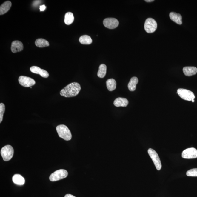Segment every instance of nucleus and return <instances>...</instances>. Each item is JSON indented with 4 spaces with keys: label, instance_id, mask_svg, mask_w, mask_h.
<instances>
[{
    "label": "nucleus",
    "instance_id": "obj_21",
    "mask_svg": "<svg viewBox=\"0 0 197 197\" xmlns=\"http://www.w3.org/2000/svg\"><path fill=\"white\" fill-rule=\"evenodd\" d=\"M35 44L37 47H48L49 45L48 41L43 39H36Z\"/></svg>",
    "mask_w": 197,
    "mask_h": 197
},
{
    "label": "nucleus",
    "instance_id": "obj_20",
    "mask_svg": "<svg viewBox=\"0 0 197 197\" xmlns=\"http://www.w3.org/2000/svg\"><path fill=\"white\" fill-rule=\"evenodd\" d=\"M80 43L83 45H90L93 42L91 37L87 35L82 36L79 39Z\"/></svg>",
    "mask_w": 197,
    "mask_h": 197
},
{
    "label": "nucleus",
    "instance_id": "obj_13",
    "mask_svg": "<svg viewBox=\"0 0 197 197\" xmlns=\"http://www.w3.org/2000/svg\"><path fill=\"white\" fill-rule=\"evenodd\" d=\"M183 72L186 76H190L196 74L197 68L194 67H186L183 68Z\"/></svg>",
    "mask_w": 197,
    "mask_h": 197
},
{
    "label": "nucleus",
    "instance_id": "obj_1",
    "mask_svg": "<svg viewBox=\"0 0 197 197\" xmlns=\"http://www.w3.org/2000/svg\"><path fill=\"white\" fill-rule=\"evenodd\" d=\"M81 90L79 84L74 82L65 87L60 92L62 96L66 98L72 97L77 96Z\"/></svg>",
    "mask_w": 197,
    "mask_h": 197
},
{
    "label": "nucleus",
    "instance_id": "obj_5",
    "mask_svg": "<svg viewBox=\"0 0 197 197\" xmlns=\"http://www.w3.org/2000/svg\"><path fill=\"white\" fill-rule=\"evenodd\" d=\"M177 93L181 98L185 101H190L195 99L194 94L190 90L179 88L177 90Z\"/></svg>",
    "mask_w": 197,
    "mask_h": 197
},
{
    "label": "nucleus",
    "instance_id": "obj_28",
    "mask_svg": "<svg viewBox=\"0 0 197 197\" xmlns=\"http://www.w3.org/2000/svg\"><path fill=\"white\" fill-rule=\"evenodd\" d=\"M154 1V0H145V1L146 2H152V1Z\"/></svg>",
    "mask_w": 197,
    "mask_h": 197
},
{
    "label": "nucleus",
    "instance_id": "obj_12",
    "mask_svg": "<svg viewBox=\"0 0 197 197\" xmlns=\"http://www.w3.org/2000/svg\"><path fill=\"white\" fill-rule=\"evenodd\" d=\"M11 50L14 53L21 51L24 49L22 43L19 41H14L11 43Z\"/></svg>",
    "mask_w": 197,
    "mask_h": 197
},
{
    "label": "nucleus",
    "instance_id": "obj_26",
    "mask_svg": "<svg viewBox=\"0 0 197 197\" xmlns=\"http://www.w3.org/2000/svg\"><path fill=\"white\" fill-rule=\"evenodd\" d=\"M46 8V7L45 5H43L39 6V9H40L41 11H44L45 10Z\"/></svg>",
    "mask_w": 197,
    "mask_h": 197
},
{
    "label": "nucleus",
    "instance_id": "obj_27",
    "mask_svg": "<svg viewBox=\"0 0 197 197\" xmlns=\"http://www.w3.org/2000/svg\"><path fill=\"white\" fill-rule=\"evenodd\" d=\"M64 197H76L75 196H74L73 195L70 194H67L65 195Z\"/></svg>",
    "mask_w": 197,
    "mask_h": 197
},
{
    "label": "nucleus",
    "instance_id": "obj_30",
    "mask_svg": "<svg viewBox=\"0 0 197 197\" xmlns=\"http://www.w3.org/2000/svg\"><path fill=\"white\" fill-rule=\"evenodd\" d=\"M30 88H32V87H30Z\"/></svg>",
    "mask_w": 197,
    "mask_h": 197
},
{
    "label": "nucleus",
    "instance_id": "obj_14",
    "mask_svg": "<svg viewBox=\"0 0 197 197\" xmlns=\"http://www.w3.org/2000/svg\"><path fill=\"white\" fill-rule=\"evenodd\" d=\"M129 104V101L126 98H118L115 100L114 104L116 107H125L127 106Z\"/></svg>",
    "mask_w": 197,
    "mask_h": 197
},
{
    "label": "nucleus",
    "instance_id": "obj_29",
    "mask_svg": "<svg viewBox=\"0 0 197 197\" xmlns=\"http://www.w3.org/2000/svg\"><path fill=\"white\" fill-rule=\"evenodd\" d=\"M192 101V102H193V103L194 102V101H195L194 100H193V101Z\"/></svg>",
    "mask_w": 197,
    "mask_h": 197
},
{
    "label": "nucleus",
    "instance_id": "obj_4",
    "mask_svg": "<svg viewBox=\"0 0 197 197\" xmlns=\"http://www.w3.org/2000/svg\"><path fill=\"white\" fill-rule=\"evenodd\" d=\"M68 175L67 171L61 169L56 171L51 174L49 177V180L51 181H56L66 178Z\"/></svg>",
    "mask_w": 197,
    "mask_h": 197
},
{
    "label": "nucleus",
    "instance_id": "obj_19",
    "mask_svg": "<svg viewBox=\"0 0 197 197\" xmlns=\"http://www.w3.org/2000/svg\"><path fill=\"white\" fill-rule=\"evenodd\" d=\"M106 84L108 90L110 91H114L116 88V83L114 79H109L106 81Z\"/></svg>",
    "mask_w": 197,
    "mask_h": 197
},
{
    "label": "nucleus",
    "instance_id": "obj_2",
    "mask_svg": "<svg viewBox=\"0 0 197 197\" xmlns=\"http://www.w3.org/2000/svg\"><path fill=\"white\" fill-rule=\"evenodd\" d=\"M56 130L59 137L66 141H70L72 139L71 132L66 126L64 124L59 125L56 127Z\"/></svg>",
    "mask_w": 197,
    "mask_h": 197
},
{
    "label": "nucleus",
    "instance_id": "obj_7",
    "mask_svg": "<svg viewBox=\"0 0 197 197\" xmlns=\"http://www.w3.org/2000/svg\"><path fill=\"white\" fill-rule=\"evenodd\" d=\"M148 153L153 162L157 170H161L162 167L161 163L157 153L154 149L150 148L148 150Z\"/></svg>",
    "mask_w": 197,
    "mask_h": 197
},
{
    "label": "nucleus",
    "instance_id": "obj_6",
    "mask_svg": "<svg viewBox=\"0 0 197 197\" xmlns=\"http://www.w3.org/2000/svg\"><path fill=\"white\" fill-rule=\"evenodd\" d=\"M157 22L152 18H148L146 19L144 24V28L146 32L151 33L155 32L157 29Z\"/></svg>",
    "mask_w": 197,
    "mask_h": 197
},
{
    "label": "nucleus",
    "instance_id": "obj_25",
    "mask_svg": "<svg viewBox=\"0 0 197 197\" xmlns=\"http://www.w3.org/2000/svg\"><path fill=\"white\" fill-rule=\"evenodd\" d=\"M5 105L3 103L0 104V123H1L3 121V114L5 112Z\"/></svg>",
    "mask_w": 197,
    "mask_h": 197
},
{
    "label": "nucleus",
    "instance_id": "obj_17",
    "mask_svg": "<svg viewBox=\"0 0 197 197\" xmlns=\"http://www.w3.org/2000/svg\"><path fill=\"white\" fill-rule=\"evenodd\" d=\"M13 183L19 185H22L25 183V179L24 177L19 174H15L13 177Z\"/></svg>",
    "mask_w": 197,
    "mask_h": 197
},
{
    "label": "nucleus",
    "instance_id": "obj_15",
    "mask_svg": "<svg viewBox=\"0 0 197 197\" xmlns=\"http://www.w3.org/2000/svg\"><path fill=\"white\" fill-rule=\"evenodd\" d=\"M12 5L10 1H7L0 6V15H2L9 10Z\"/></svg>",
    "mask_w": 197,
    "mask_h": 197
},
{
    "label": "nucleus",
    "instance_id": "obj_16",
    "mask_svg": "<svg viewBox=\"0 0 197 197\" xmlns=\"http://www.w3.org/2000/svg\"><path fill=\"white\" fill-rule=\"evenodd\" d=\"M170 17L172 21L176 24L180 25L182 24V17L180 14L175 12H171L170 14Z\"/></svg>",
    "mask_w": 197,
    "mask_h": 197
},
{
    "label": "nucleus",
    "instance_id": "obj_24",
    "mask_svg": "<svg viewBox=\"0 0 197 197\" xmlns=\"http://www.w3.org/2000/svg\"><path fill=\"white\" fill-rule=\"evenodd\" d=\"M186 174L187 176L197 177V168L192 169L188 170Z\"/></svg>",
    "mask_w": 197,
    "mask_h": 197
},
{
    "label": "nucleus",
    "instance_id": "obj_3",
    "mask_svg": "<svg viewBox=\"0 0 197 197\" xmlns=\"http://www.w3.org/2000/svg\"><path fill=\"white\" fill-rule=\"evenodd\" d=\"M14 150L12 146L7 145L1 148V153L3 160L9 161L12 158L14 155Z\"/></svg>",
    "mask_w": 197,
    "mask_h": 197
},
{
    "label": "nucleus",
    "instance_id": "obj_9",
    "mask_svg": "<svg viewBox=\"0 0 197 197\" xmlns=\"http://www.w3.org/2000/svg\"><path fill=\"white\" fill-rule=\"evenodd\" d=\"M182 157L185 159H193L197 158V150L191 147L184 150L182 153Z\"/></svg>",
    "mask_w": 197,
    "mask_h": 197
},
{
    "label": "nucleus",
    "instance_id": "obj_8",
    "mask_svg": "<svg viewBox=\"0 0 197 197\" xmlns=\"http://www.w3.org/2000/svg\"><path fill=\"white\" fill-rule=\"evenodd\" d=\"M20 84L25 87H31L35 84L36 82L33 79L29 77L21 76L19 79Z\"/></svg>",
    "mask_w": 197,
    "mask_h": 197
},
{
    "label": "nucleus",
    "instance_id": "obj_10",
    "mask_svg": "<svg viewBox=\"0 0 197 197\" xmlns=\"http://www.w3.org/2000/svg\"><path fill=\"white\" fill-rule=\"evenodd\" d=\"M103 24L105 27L108 29H114L119 25V22L115 18H108L104 20Z\"/></svg>",
    "mask_w": 197,
    "mask_h": 197
},
{
    "label": "nucleus",
    "instance_id": "obj_18",
    "mask_svg": "<svg viewBox=\"0 0 197 197\" xmlns=\"http://www.w3.org/2000/svg\"><path fill=\"white\" fill-rule=\"evenodd\" d=\"M138 82V79L137 77H133L130 79L128 85V88L130 91H134L136 90V85Z\"/></svg>",
    "mask_w": 197,
    "mask_h": 197
},
{
    "label": "nucleus",
    "instance_id": "obj_23",
    "mask_svg": "<svg viewBox=\"0 0 197 197\" xmlns=\"http://www.w3.org/2000/svg\"><path fill=\"white\" fill-rule=\"evenodd\" d=\"M107 71V67L104 64H101L100 65L98 72V76L100 78H104L106 76Z\"/></svg>",
    "mask_w": 197,
    "mask_h": 197
},
{
    "label": "nucleus",
    "instance_id": "obj_22",
    "mask_svg": "<svg viewBox=\"0 0 197 197\" xmlns=\"http://www.w3.org/2000/svg\"><path fill=\"white\" fill-rule=\"evenodd\" d=\"M74 20L73 13L69 12L66 13L65 16L64 22L67 25H70L73 22Z\"/></svg>",
    "mask_w": 197,
    "mask_h": 197
},
{
    "label": "nucleus",
    "instance_id": "obj_11",
    "mask_svg": "<svg viewBox=\"0 0 197 197\" xmlns=\"http://www.w3.org/2000/svg\"><path fill=\"white\" fill-rule=\"evenodd\" d=\"M30 70L32 73L39 74L44 78H47L49 76L48 72L38 67L33 66L31 67Z\"/></svg>",
    "mask_w": 197,
    "mask_h": 197
}]
</instances>
